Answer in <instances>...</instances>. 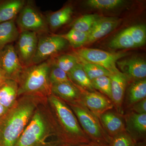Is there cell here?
I'll return each instance as SVG.
<instances>
[{
  "mask_svg": "<svg viewBox=\"0 0 146 146\" xmlns=\"http://www.w3.org/2000/svg\"><path fill=\"white\" fill-rule=\"evenodd\" d=\"M47 97L25 95L18 97L0 119V146H14L39 104Z\"/></svg>",
  "mask_w": 146,
  "mask_h": 146,
  "instance_id": "cell-1",
  "label": "cell"
},
{
  "mask_svg": "<svg viewBox=\"0 0 146 146\" xmlns=\"http://www.w3.org/2000/svg\"><path fill=\"white\" fill-rule=\"evenodd\" d=\"M64 146L46 98L37 106L14 146Z\"/></svg>",
  "mask_w": 146,
  "mask_h": 146,
  "instance_id": "cell-2",
  "label": "cell"
},
{
  "mask_svg": "<svg viewBox=\"0 0 146 146\" xmlns=\"http://www.w3.org/2000/svg\"><path fill=\"white\" fill-rule=\"evenodd\" d=\"M47 101L63 145L76 146L91 141L80 125L75 115L65 102L51 94Z\"/></svg>",
  "mask_w": 146,
  "mask_h": 146,
  "instance_id": "cell-3",
  "label": "cell"
},
{
  "mask_svg": "<svg viewBox=\"0 0 146 146\" xmlns=\"http://www.w3.org/2000/svg\"><path fill=\"white\" fill-rule=\"evenodd\" d=\"M50 67L49 61L47 60L24 68L18 82V97L35 95L47 97L50 95Z\"/></svg>",
  "mask_w": 146,
  "mask_h": 146,
  "instance_id": "cell-4",
  "label": "cell"
},
{
  "mask_svg": "<svg viewBox=\"0 0 146 146\" xmlns=\"http://www.w3.org/2000/svg\"><path fill=\"white\" fill-rule=\"evenodd\" d=\"M67 104L75 115L84 132L91 141L108 145L111 138L105 131L98 116L80 101Z\"/></svg>",
  "mask_w": 146,
  "mask_h": 146,
  "instance_id": "cell-5",
  "label": "cell"
},
{
  "mask_svg": "<svg viewBox=\"0 0 146 146\" xmlns=\"http://www.w3.org/2000/svg\"><path fill=\"white\" fill-rule=\"evenodd\" d=\"M18 15L16 23L20 33L30 31L43 35L49 31L46 18L32 5L25 3Z\"/></svg>",
  "mask_w": 146,
  "mask_h": 146,
  "instance_id": "cell-6",
  "label": "cell"
},
{
  "mask_svg": "<svg viewBox=\"0 0 146 146\" xmlns=\"http://www.w3.org/2000/svg\"><path fill=\"white\" fill-rule=\"evenodd\" d=\"M127 55L125 52H110L97 49L84 48L77 50L75 55L88 62L100 65L112 74L120 72L116 63Z\"/></svg>",
  "mask_w": 146,
  "mask_h": 146,
  "instance_id": "cell-7",
  "label": "cell"
},
{
  "mask_svg": "<svg viewBox=\"0 0 146 146\" xmlns=\"http://www.w3.org/2000/svg\"><path fill=\"white\" fill-rule=\"evenodd\" d=\"M68 44V42L60 35L40 36L38 38L37 48L32 65L47 61L65 48Z\"/></svg>",
  "mask_w": 146,
  "mask_h": 146,
  "instance_id": "cell-8",
  "label": "cell"
},
{
  "mask_svg": "<svg viewBox=\"0 0 146 146\" xmlns=\"http://www.w3.org/2000/svg\"><path fill=\"white\" fill-rule=\"evenodd\" d=\"M38 41L37 34L35 33L30 31L20 32L14 48L24 68L32 64Z\"/></svg>",
  "mask_w": 146,
  "mask_h": 146,
  "instance_id": "cell-9",
  "label": "cell"
},
{
  "mask_svg": "<svg viewBox=\"0 0 146 146\" xmlns=\"http://www.w3.org/2000/svg\"><path fill=\"white\" fill-rule=\"evenodd\" d=\"M80 89L81 91L80 101L98 117L102 114L114 108L112 101L101 93Z\"/></svg>",
  "mask_w": 146,
  "mask_h": 146,
  "instance_id": "cell-10",
  "label": "cell"
},
{
  "mask_svg": "<svg viewBox=\"0 0 146 146\" xmlns=\"http://www.w3.org/2000/svg\"><path fill=\"white\" fill-rule=\"evenodd\" d=\"M0 68L5 72L8 79L18 82L24 68L12 44L0 51Z\"/></svg>",
  "mask_w": 146,
  "mask_h": 146,
  "instance_id": "cell-11",
  "label": "cell"
},
{
  "mask_svg": "<svg viewBox=\"0 0 146 146\" xmlns=\"http://www.w3.org/2000/svg\"><path fill=\"white\" fill-rule=\"evenodd\" d=\"M125 131L138 143L146 141V114L129 111L124 115Z\"/></svg>",
  "mask_w": 146,
  "mask_h": 146,
  "instance_id": "cell-12",
  "label": "cell"
},
{
  "mask_svg": "<svg viewBox=\"0 0 146 146\" xmlns=\"http://www.w3.org/2000/svg\"><path fill=\"white\" fill-rule=\"evenodd\" d=\"M116 64L127 78L133 82L146 79L145 60L138 56H133L118 60Z\"/></svg>",
  "mask_w": 146,
  "mask_h": 146,
  "instance_id": "cell-13",
  "label": "cell"
},
{
  "mask_svg": "<svg viewBox=\"0 0 146 146\" xmlns=\"http://www.w3.org/2000/svg\"><path fill=\"white\" fill-rule=\"evenodd\" d=\"M111 80V100L114 108L118 113L123 115V104L128 80L126 76L120 72L111 74L109 76Z\"/></svg>",
  "mask_w": 146,
  "mask_h": 146,
  "instance_id": "cell-14",
  "label": "cell"
},
{
  "mask_svg": "<svg viewBox=\"0 0 146 146\" xmlns=\"http://www.w3.org/2000/svg\"><path fill=\"white\" fill-rule=\"evenodd\" d=\"M121 20L117 17H100L89 32L86 45L89 44L109 34L118 26Z\"/></svg>",
  "mask_w": 146,
  "mask_h": 146,
  "instance_id": "cell-15",
  "label": "cell"
},
{
  "mask_svg": "<svg viewBox=\"0 0 146 146\" xmlns=\"http://www.w3.org/2000/svg\"><path fill=\"white\" fill-rule=\"evenodd\" d=\"M99 118L105 131L111 138L125 131L124 115L116 111L108 110Z\"/></svg>",
  "mask_w": 146,
  "mask_h": 146,
  "instance_id": "cell-16",
  "label": "cell"
},
{
  "mask_svg": "<svg viewBox=\"0 0 146 146\" xmlns=\"http://www.w3.org/2000/svg\"><path fill=\"white\" fill-rule=\"evenodd\" d=\"M51 94L67 104H74L80 101V89L72 82H61L51 84Z\"/></svg>",
  "mask_w": 146,
  "mask_h": 146,
  "instance_id": "cell-17",
  "label": "cell"
},
{
  "mask_svg": "<svg viewBox=\"0 0 146 146\" xmlns=\"http://www.w3.org/2000/svg\"><path fill=\"white\" fill-rule=\"evenodd\" d=\"M146 98V80L133 82L129 87L125 96L124 104L129 109L133 104Z\"/></svg>",
  "mask_w": 146,
  "mask_h": 146,
  "instance_id": "cell-18",
  "label": "cell"
},
{
  "mask_svg": "<svg viewBox=\"0 0 146 146\" xmlns=\"http://www.w3.org/2000/svg\"><path fill=\"white\" fill-rule=\"evenodd\" d=\"M18 83L13 80L8 79L0 86V104L10 109L18 98Z\"/></svg>",
  "mask_w": 146,
  "mask_h": 146,
  "instance_id": "cell-19",
  "label": "cell"
},
{
  "mask_svg": "<svg viewBox=\"0 0 146 146\" xmlns=\"http://www.w3.org/2000/svg\"><path fill=\"white\" fill-rule=\"evenodd\" d=\"M25 3L24 0H0V23L14 20Z\"/></svg>",
  "mask_w": 146,
  "mask_h": 146,
  "instance_id": "cell-20",
  "label": "cell"
},
{
  "mask_svg": "<svg viewBox=\"0 0 146 146\" xmlns=\"http://www.w3.org/2000/svg\"><path fill=\"white\" fill-rule=\"evenodd\" d=\"M20 31L14 20L0 23V51L17 41Z\"/></svg>",
  "mask_w": 146,
  "mask_h": 146,
  "instance_id": "cell-21",
  "label": "cell"
},
{
  "mask_svg": "<svg viewBox=\"0 0 146 146\" xmlns=\"http://www.w3.org/2000/svg\"><path fill=\"white\" fill-rule=\"evenodd\" d=\"M73 13L72 8L67 6L50 13L46 18L49 28L52 30H55L67 24L70 20Z\"/></svg>",
  "mask_w": 146,
  "mask_h": 146,
  "instance_id": "cell-22",
  "label": "cell"
},
{
  "mask_svg": "<svg viewBox=\"0 0 146 146\" xmlns=\"http://www.w3.org/2000/svg\"><path fill=\"white\" fill-rule=\"evenodd\" d=\"M68 74L71 81L76 86L86 91H95L91 81L88 78L81 64L79 62Z\"/></svg>",
  "mask_w": 146,
  "mask_h": 146,
  "instance_id": "cell-23",
  "label": "cell"
},
{
  "mask_svg": "<svg viewBox=\"0 0 146 146\" xmlns=\"http://www.w3.org/2000/svg\"><path fill=\"white\" fill-rule=\"evenodd\" d=\"M109 47L114 49L136 48L128 28L125 29L115 36L109 42Z\"/></svg>",
  "mask_w": 146,
  "mask_h": 146,
  "instance_id": "cell-24",
  "label": "cell"
},
{
  "mask_svg": "<svg viewBox=\"0 0 146 146\" xmlns=\"http://www.w3.org/2000/svg\"><path fill=\"white\" fill-rule=\"evenodd\" d=\"M76 56L79 63L81 64L84 70L91 81L102 76H109L112 74L107 70L100 65L88 62L81 58Z\"/></svg>",
  "mask_w": 146,
  "mask_h": 146,
  "instance_id": "cell-25",
  "label": "cell"
},
{
  "mask_svg": "<svg viewBox=\"0 0 146 146\" xmlns=\"http://www.w3.org/2000/svg\"><path fill=\"white\" fill-rule=\"evenodd\" d=\"M74 48L86 45L88 40L89 33H84L71 29L67 33L60 35Z\"/></svg>",
  "mask_w": 146,
  "mask_h": 146,
  "instance_id": "cell-26",
  "label": "cell"
},
{
  "mask_svg": "<svg viewBox=\"0 0 146 146\" xmlns=\"http://www.w3.org/2000/svg\"><path fill=\"white\" fill-rule=\"evenodd\" d=\"M49 61L51 64L57 66L67 74L78 63V59L75 55L71 54L62 55Z\"/></svg>",
  "mask_w": 146,
  "mask_h": 146,
  "instance_id": "cell-27",
  "label": "cell"
},
{
  "mask_svg": "<svg viewBox=\"0 0 146 146\" xmlns=\"http://www.w3.org/2000/svg\"><path fill=\"white\" fill-rule=\"evenodd\" d=\"M100 16L97 14H86L80 17L72 25V29L84 33H89Z\"/></svg>",
  "mask_w": 146,
  "mask_h": 146,
  "instance_id": "cell-28",
  "label": "cell"
},
{
  "mask_svg": "<svg viewBox=\"0 0 146 146\" xmlns=\"http://www.w3.org/2000/svg\"><path fill=\"white\" fill-rule=\"evenodd\" d=\"M123 0H88L85 2L87 6L94 9L110 10L119 7L123 4Z\"/></svg>",
  "mask_w": 146,
  "mask_h": 146,
  "instance_id": "cell-29",
  "label": "cell"
},
{
  "mask_svg": "<svg viewBox=\"0 0 146 146\" xmlns=\"http://www.w3.org/2000/svg\"><path fill=\"white\" fill-rule=\"evenodd\" d=\"M94 89H96L111 99V80L108 76H102L91 81Z\"/></svg>",
  "mask_w": 146,
  "mask_h": 146,
  "instance_id": "cell-30",
  "label": "cell"
},
{
  "mask_svg": "<svg viewBox=\"0 0 146 146\" xmlns=\"http://www.w3.org/2000/svg\"><path fill=\"white\" fill-rule=\"evenodd\" d=\"M128 28L136 48L145 44L146 41V28L143 25H138Z\"/></svg>",
  "mask_w": 146,
  "mask_h": 146,
  "instance_id": "cell-31",
  "label": "cell"
},
{
  "mask_svg": "<svg viewBox=\"0 0 146 146\" xmlns=\"http://www.w3.org/2000/svg\"><path fill=\"white\" fill-rule=\"evenodd\" d=\"M50 67L49 74V78L51 84L64 82H72L68 77V74L66 72L57 66L51 64L50 63Z\"/></svg>",
  "mask_w": 146,
  "mask_h": 146,
  "instance_id": "cell-32",
  "label": "cell"
},
{
  "mask_svg": "<svg viewBox=\"0 0 146 146\" xmlns=\"http://www.w3.org/2000/svg\"><path fill=\"white\" fill-rule=\"evenodd\" d=\"M136 144L125 131L111 138L108 146H136Z\"/></svg>",
  "mask_w": 146,
  "mask_h": 146,
  "instance_id": "cell-33",
  "label": "cell"
},
{
  "mask_svg": "<svg viewBox=\"0 0 146 146\" xmlns=\"http://www.w3.org/2000/svg\"><path fill=\"white\" fill-rule=\"evenodd\" d=\"M129 110L137 114H146V98L133 104Z\"/></svg>",
  "mask_w": 146,
  "mask_h": 146,
  "instance_id": "cell-34",
  "label": "cell"
},
{
  "mask_svg": "<svg viewBox=\"0 0 146 146\" xmlns=\"http://www.w3.org/2000/svg\"><path fill=\"white\" fill-rule=\"evenodd\" d=\"M76 146H108V145L104 143H99V142L91 141L89 143H87L82 144V145Z\"/></svg>",
  "mask_w": 146,
  "mask_h": 146,
  "instance_id": "cell-35",
  "label": "cell"
},
{
  "mask_svg": "<svg viewBox=\"0 0 146 146\" xmlns=\"http://www.w3.org/2000/svg\"><path fill=\"white\" fill-rule=\"evenodd\" d=\"M8 79L5 72L0 68V86Z\"/></svg>",
  "mask_w": 146,
  "mask_h": 146,
  "instance_id": "cell-36",
  "label": "cell"
},
{
  "mask_svg": "<svg viewBox=\"0 0 146 146\" xmlns=\"http://www.w3.org/2000/svg\"><path fill=\"white\" fill-rule=\"evenodd\" d=\"M9 109L0 104V119L6 114Z\"/></svg>",
  "mask_w": 146,
  "mask_h": 146,
  "instance_id": "cell-37",
  "label": "cell"
},
{
  "mask_svg": "<svg viewBox=\"0 0 146 146\" xmlns=\"http://www.w3.org/2000/svg\"><path fill=\"white\" fill-rule=\"evenodd\" d=\"M136 146H146V141L138 143L136 144Z\"/></svg>",
  "mask_w": 146,
  "mask_h": 146,
  "instance_id": "cell-38",
  "label": "cell"
}]
</instances>
